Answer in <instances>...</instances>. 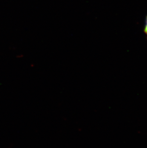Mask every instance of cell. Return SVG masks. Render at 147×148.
Returning a JSON list of instances; mask_svg holds the SVG:
<instances>
[{"mask_svg": "<svg viewBox=\"0 0 147 148\" xmlns=\"http://www.w3.org/2000/svg\"><path fill=\"white\" fill-rule=\"evenodd\" d=\"M144 31L146 35L147 36V16L146 17V20H145V25L144 28Z\"/></svg>", "mask_w": 147, "mask_h": 148, "instance_id": "6da1fadb", "label": "cell"}]
</instances>
